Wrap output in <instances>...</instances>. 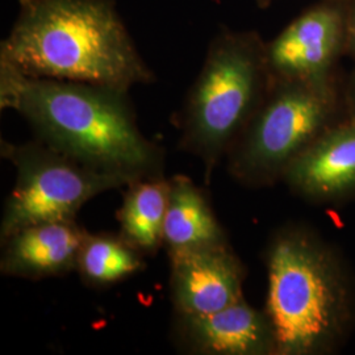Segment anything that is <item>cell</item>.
<instances>
[{"label":"cell","mask_w":355,"mask_h":355,"mask_svg":"<svg viewBox=\"0 0 355 355\" xmlns=\"http://www.w3.org/2000/svg\"><path fill=\"white\" fill-rule=\"evenodd\" d=\"M128 92L0 66V107L20 114L36 140L129 182L164 177L165 150L141 132Z\"/></svg>","instance_id":"1"},{"label":"cell","mask_w":355,"mask_h":355,"mask_svg":"<svg viewBox=\"0 0 355 355\" xmlns=\"http://www.w3.org/2000/svg\"><path fill=\"white\" fill-rule=\"evenodd\" d=\"M0 66L124 91L155 80L112 0H19Z\"/></svg>","instance_id":"2"},{"label":"cell","mask_w":355,"mask_h":355,"mask_svg":"<svg viewBox=\"0 0 355 355\" xmlns=\"http://www.w3.org/2000/svg\"><path fill=\"white\" fill-rule=\"evenodd\" d=\"M267 279L277 355L330 349L349 320V295L329 250L303 229H282L267 250Z\"/></svg>","instance_id":"3"},{"label":"cell","mask_w":355,"mask_h":355,"mask_svg":"<svg viewBox=\"0 0 355 355\" xmlns=\"http://www.w3.org/2000/svg\"><path fill=\"white\" fill-rule=\"evenodd\" d=\"M266 49L243 35H220L179 117V146L202 161L204 182L227 157L266 96Z\"/></svg>","instance_id":"4"},{"label":"cell","mask_w":355,"mask_h":355,"mask_svg":"<svg viewBox=\"0 0 355 355\" xmlns=\"http://www.w3.org/2000/svg\"><path fill=\"white\" fill-rule=\"evenodd\" d=\"M331 110L327 80H272L227 154L229 173L248 186L283 178L287 167L327 129Z\"/></svg>","instance_id":"5"},{"label":"cell","mask_w":355,"mask_h":355,"mask_svg":"<svg viewBox=\"0 0 355 355\" xmlns=\"http://www.w3.org/2000/svg\"><path fill=\"white\" fill-rule=\"evenodd\" d=\"M0 153L16 171L1 216V241L33 224L73 220L95 196L132 183L92 170L38 140L26 144L1 140Z\"/></svg>","instance_id":"6"},{"label":"cell","mask_w":355,"mask_h":355,"mask_svg":"<svg viewBox=\"0 0 355 355\" xmlns=\"http://www.w3.org/2000/svg\"><path fill=\"white\" fill-rule=\"evenodd\" d=\"M175 315L212 313L243 299L245 268L228 242L168 255Z\"/></svg>","instance_id":"7"},{"label":"cell","mask_w":355,"mask_h":355,"mask_svg":"<svg viewBox=\"0 0 355 355\" xmlns=\"http://www.w3.org/2000/svg\"><path fill=\"white\" fill-rule=\"evenodd\" d=\"M171 331L178 349L189 354H277L266 311L255 309L245 299L207 315H175Z\"/></svg>","instance_id":"8"},{"label":"cell","mask_w":355,"mask_h":355,"mask_svg":"<svg viewBox=\"0 0 355 355\" xmlns=\"http://www.w3.org/2000/svg\"><path fill=\"white\" fill-rule=\"evenodd\" d=\"M341 32L337 10L318 7L304 13L267 46L270 76L272 80H327Z\"/></svg>","instance_id":"9"},{"label":"cell","mask_w":355,"mask_h":355,"mask_svg":"<svg viewBox=\"0 0 355 355\" xmlns=\"http://www.w3.org/2000/svg\"><path fill=\"white\" fill-rule=\"evenodd\" d=\"M86 234L76 218L20 229L1 241L0 271L6 277L33 280L76 271Z\"/></svg>","instance_id":"10"},{"label":"cell","mask_w":355,"mask_h":355,"mask_svg":"<svg viewBox=\"0 0 355 355\" xmlns=\"http://www.w3.org/2000/svg\"><path fill=\"white\" fill-rule=\"evenodd\" d=\"M283 179L309 199H334L355 190V116L325 129L287 167Z\"/></svg>","instance_id":"11"},{"label":"cell","mask_w":355,"mask_h":355,"mask_svg":"<svg viewBox=\"0 0 355 355\" xmlns=\"http://www.w3.org/2000/svg\"><path fill=\"white\" fill-rule=\"evenodd\" d=\"M168 180L164 224V246L168 255L227 243L225 230L217 220L205 191L182 174Z\"/></svg>","instance_id":"12"},{"label":"cell","mask_w":355,"mask_h":355,"mask_svg":"<svg viewBox=\"0 0 355 355\" xmlns=\"http://www.w3.org/2000/svg\"><path fill=\"white\" fill-rule=\"evenodd\" d=\"M170 180L165 177L140 179L128 184L117 212L120 234L144 255L164 246V224Z\"/></svg>","instance_id":"13"},{"label":"cell","mask_w":355,"mask_h":355,"mask_svg":"<svg viewBox=\"0 0 355 355\" xmlns=\"http://www.w3.org/2000/svg\"><path fill=\"white\" fill-rule=\"evenodd\" d=\"M144 254L119 233H89L78 257L76 271L89 287L102 288L142 271Z\"/></svg>","instance_id":"14"},{"label":"cell","mask_w":355,"mask_h":355,"mask_svg":"<svg viewBox=\"0 0 355 355\" xmlns=\"http://www.w3.org/2000/svg\"><path fill=\"white\" fill-rule=\"evenodd\" d=\"M353 38H354V44H355V13H354V19H353Z\"/></svg>","instance_id":"15"},{"label":"cell","mask_w":355,"mask_h":355,"mask_svg":"<svg viewBox=\"0 0 355 355\" xmlns=\"http://www.w3.org/2000/svg\"><path fill=\"white\" fill-rule=\"evenodd\" d=\"M353 99H354V116H355V87H354V95H353Z\"/></svg>","instance_id":"16"}]
</instances>
